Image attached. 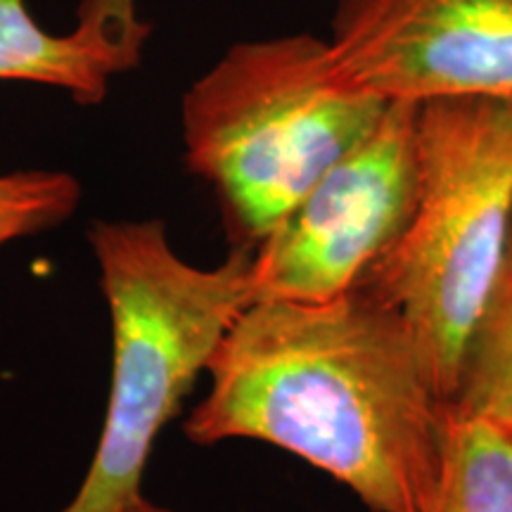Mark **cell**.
Segmentation results:
<instances>
[{"instance_id": "11", "label": "cell", "mask_w": 512, "mask_h": 512, "mask_svg": "<svg viewBox=\"0 0 512 512\" xmlns=\"http://www.w3.org/2000/svg\"><path fill=\"white\" fill-rule=\"evenodd\" d=\"M79 22L95 24L124 41H147L152 31L138 19L136 0H81Z\"/></svg>"}, {"instance_id": "8", "label": "cell", "mask_w": 512, "mask_h": 512, "mask_svg": "<svg viewBox=\"0 0 512 512\" xmlns=\"http://www.w3.org/2000/svg\"><path fill=\"white\" fill-rule=\"evenodd\" d=\"M432 512H512V425L448 406Z\"/></svg>"}, {"instance_id": "9", "label": "cell", "mask_w": 512, "mask_h": 512, "mask_svg": "<svg viewBox=\"0 0 512 512\" xmlns=\"http://www.w3.org/2000/svg\"><path fill=\"white\" fill-rule=\"evenodd\" d=\"M451 406L512 425V223L494 287L467 344Z\"/></svg>"}, {"instance_id": "7", "label": "cell", "mask_w": 512, "mask_h": 512, "mask_svg": "<svg viewBox=\"0 0 512 512\" xmlns=\"http://www.w3.org/2000/svg\"><path fill=\"white\" fill-rule=\"evenodd\" d=\"M143 46L79 22L72 34H50L27 0H0V81L60 88L79 105H98L114 76L138 67Z\"/></svg>"}, {"instance_id": "1", "label": "cell", "mask_w": 512, "mask_h": 512, "mask_svg": "<svg viewBox=\"0 0 512 512\" xmlns=\"http://www.w3.org/2000/svg\"><path fill=\"white\" fill-rule=\"evenodd\" d=\"M192 444L264 441L370 512H432L448 403L403 318L366 287L330 302L256 299L207 363Z\"/></svg>"}, {"instance_id": "10", "label": "cell", "mask_w": 512, "mask_h": 512, "mask_svg": "<svg viewBox=\"0 0 512 512\" xmlns=\"http://www.w3.org/2000/svg\"><path fill=\"white\" fill-rule=\"evenodd\" d=\"M81 202V185L67 171L27 169L0 174V247L62 226Z\"/></svg>"}, {"instance_id": "4", "label": "cell", "mask_w": 512, "mask_h": 512, "mask_svg": "<svg viewBox=\"0 0 512 512\" xmlns=\"http://www.w3.org/2000/svg\"><path fill=\"white\" fill-rule=\"evenodd\" d=\"M512 223V100L418 105V185L411 219L358 287L413 332L451 403Z\"/></svg>"}, {"instance_id": "5", "label": "cell", "mask_w": 512, "mask_h": 512, "mask_svg": "<svg viewBox=\"0 0 512 512\" xmlns=\"http://www.w3.org/2000/svg\"><path fill=\"white\" fill-rule=\"evenodd\" d=\"M418 105L392 102L254 247V302H330L356 290L411 219Z\"/></svg>"}, {"instance_id": "2", "label": "cell", "mask_w": 512, "mask_h": 512, "mask_svg": "<svg viewBox=\"0 0 512 512\" xmlns=\"http://www.w3.org/2000/svg\"><path fill=\"white\" fill-rule=\"evenodd\" d=\"M389 105L342 74L330 38L240 41L183 95L185 164L211 185L230 238L254 249Z\"/></svg>"}, {"instance_id": "3", "label": "cell", "mask_w": 512, "mask_h": 512, "mask_svg": "<svg viewBox=\"0 0 512 512\" xmlns=\"http://www.w3.org/2000/svg\"><path fill=\"white\" fill-rule=\"evenodd\" d=\"M88 240L112 318V387L91 467L62 512H124L143 496L159 432L254 302V249L192 266L157 219L98 221Z\"/></svg>"}, {"instance_id": "12", "label": "cell", "mask_w": 512, "mask_h": 512, "mask_svg": "<svg viewBox=\"0 0 512 512\" xmlns=\"http://www.w3.org/2000/svg\"><path fill=\"white\" fill-rule=\"evenodd\" d=\"M124 512H176V510H171V508H164V505H157V503H152L150 498L140 496L138 501L128 505V508H126Z\"/></svg>"}, {"instance_id": "6", "label": "cell", "mask_w": 512, "mask_h": 512, "mask_svg": "<svg viewBox=\"0 0 512 512\" xmlns=\"http://www.w3.org/2000/svg\"><path fill=\"white\" fill-rule=\"evenodd\" d=\"M330 46L384 102L512 100V0H337Z\"/></svg>"}]
</instances>
